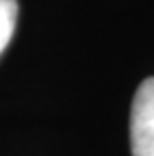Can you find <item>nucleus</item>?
I'll return each mask as SVG.
<instances>
[{"label":"nucleus","mask_w":154,"mask_h":156,"mask_svg":"<svg viewBox=\"0 0 154 156\" xmlns=\"http://www.w3.org/2000/svg\"><path fill=\"white\" fill-rule=\"evenodd\" d=\"M132 156H154V76L138 86L130 110Z\"/></svg>","instance_id":"1"},{"label":"nucleus","mask_w":154,"mask_h":156,"mask_svg":"<svg viewBox=\"0 0 154 156\" xmlns=\"http://www.w3.org/2000/svg\"><path fill=\"white\" fill-rule=\"evenodd\" d=\"M18 20V2L16 0H0V54L6 50L16 30Z\"/></svg>","instance_id":"2"}]
</instances>
